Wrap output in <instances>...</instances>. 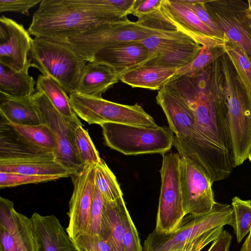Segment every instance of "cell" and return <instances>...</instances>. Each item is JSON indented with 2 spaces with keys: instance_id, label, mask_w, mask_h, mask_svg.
Returning a JSON list of instances; mask_svg holds the SVG:
<instances>
[{
  "instance_id": "cell-1",
  "label": "cell",
  "mask_w": 251,
  "mask_h": 251,
  "mask_svg": "<svg viewBox=\"0 0 251 251\" xmlns=\"http://www.w3.org/2000/svg\"><path fill=\"white\" fill-rule=\"evenodd\" d=\"M168 83L185 99L195 117L191 137L174 138L173 146L180 156L196 162L213 182L226 178L233 168V153L221 60L213 68L175 76Z\"/></svg>"
},
{
  "instance_id": "cell-2",
  "label": "cell",
  "mask_w": 251,
  "mask_h": 251,
  "mask_svg": "<svg viewBox=\"0 0 251 251\" xmlns=\"http://www.w3.org/2000/svg\"><path fill=\"white\" fill-rule=\"evenodd\" d=\"M121 19L103 0H42L27 31L35 37L68 43V39Z\"/></svg>"
},
{
  "instance_id": "cell-3",
  "label": "cell",
  "mask_w": 251,
  "mask_h": 251,
  "mask_svg": "<svg viewBox=\"0 0 251 251\" xmlns=\"http://www.w3.org/2000/svg\"><path fill=\"white\" fill-rule=\"evenodd\" d=\"M220 60L235 167L248 158L251 147V102L226 53Z\"/></svg>"
},
{
  "instance_id": "cell-4",
  "label": "cell",
  "mask_w": 251,
  "mask_h": 251,
  "mask_svg": "<svg viewBox=\"0 0 251 251\" xmlns=\"http://www.w3.org/2000/svg\"><path fill=\"white\" fill-rule=\"evenodd\" d=\"M32 67L57 81L69 95L75 92L87 63L68 43L33 38L29 54Z\"/></svg>"
},
{
  "instance_id": "cell-5",
  "label": "cell",
  "mask_w": 251,
  "mask_h": 251,
  "mask_svg": "<svg viewBox=\"0 0 251 251\" xmlns=\"http://www.w3.org/2000/svg\"><path fill=\"white\" fill-rule=\"evenodd\" d=\"M176 29L157 27L138 19H128L113 22L70 37L68 43L87 62H91L101 50L120 43L141 41L153 35Z\"/></svg>"
},
{
  "instance_id": "cell-6",
  "label": "cell",
  "mask_w": 251,
  "mask_h": 251,
  "mask_svg": "<svg viewBox=\"0 0 251 251\" xmlns=\"http://www.w3.org/2000/svg\"><path fill=\"white\" fill-rule=\"evenodd\" d=\"M100 126L106 145L125 155H163L173 146L174 133L166 126L153 128L113 123Z\"/></svg>"
},
{
  "instance_id": "cell-7",
  "label": "cell",
  "mask_w": 251,
  "mask_h": 251,
  "mask_svg": "<svg viewBox=\"0 0 251 251\" xmlns=\"http://www.w3.org/2000/svg\"><path fill=\"white\" fill-rule=\"evenodd\" d=\"M233 209L231 205L216 202L208 213L188 214L179 226L168 233H150L144 243L143 251H173L182 248L190 240L212 229L225 225L233 226Z\"/></svg>"
},
{
  "instance_id": "cell-8",
  "label": "cell",
  "mask_w": 251,
  "mask_h": 251,
  "mask_svg": "<svg viewBox=\"0 0 251 251\" xmlns=\"http://www.w3.org/2000/svg\"><path fill=\"white\" fill-rule=\"evenodd\" d=\"M72 108L77 116L90 125L113 123L147 127H157L154 119L138 103L126 105L101 97L69 95Z\"/></svg>"
},
{
  "instance_id": "cell-9",
  "label": "cell",
  "mask_w": 251,
  "mask_h": 251,
  "mask_svg": "<svg viewBox=\"0 0 251 251\" xmlns=\"http://www.w3.org/2000/svg\"><path fill=\"white\" fill-rule=\"evenodd\" d=\"M180 156L169 152L163 155L160 170V194L155 230L168 233L176 229L186 216L180 179Z\"/></svg>"
},
{
  "instance_id": "cell-10",
  "label": "cell",
  "mask_w": 251,
  "mask_h": 251,
  "mask_svg": "<svg viewBox=\"0 0 251 251\" xmlns=\"http://www.w3.org/2000/svg\"><path fill=\"white\" fill-rule=\"evenodd\" d=\"M42 123L53 132L57 141L55 159L68 170L72 176L85 168L76 152L74 139L75 128L82 124L80 120L67 118L60 113L43 93L36 92L32 96Z\"/></svg>"
},
{
  "instance_id": "cell-11",
  "label": "cell",
  "mask_w": 251,
  "mask_h": 251,
  "mask_svg": "<svg viewBox=\"0 0 251 251\" xmlns=\"http://www.w3.org/2000/svg\"><path fill=\"white\" fill-rule=\"evenodd\" d=\"M180 179L186 215L210 212L216 203L210 177L190 158L180 156Z\"/></svg>"
},
{
  "instance_id": "cell-12",
  "label": "cell",
  "mask_w": 251,
  "mask_h": 251,
  "mask_svg": "<svg viewBox=\"0 0 251 251\" xmlns=\"http://www.w3.org/2000/svg\"><path fill=\"white\" fill-rule=\"evenodd\" d=\"M248 0H204L205 7L229 40L251 57V26L245 15Z\"/></svg>"
},
{
  "instance_id": "cell-13",
  "label": "cell",
  "mask_w": 251,
  "mask_h": 251,
  "mask_svg": "<svg viewBox=\"0 0 251 251\" xmlns=\"http://www.w3.org/2000/svg\"><path fill=\"white\" fill-rule=\"evenodd\" d=\"M73 191L68 213L69 224L66 232L73 240L88 231L91 207L95 196V165L85 166L81 172L71 176Z\"/></svg>"
},
{
  "instance_id": "cell-14",
  "label": "cell",
  "mask_w": 251,
  "mask_h": 251,
  "mask_svg": "<svg viewBox=\"0 0 251 251\" xmlns=\"http://www.w3.org/2000/svg\"><path fill=\"white\" fill-rule=\"evenodd\" d=\"M160 11L177 30L202 46L224 47L229 40L219 37L207 27L183 0H163Z\"/></svg>"
},
{
  "instance_id": "cell-15",
  "label": "cell",
  "mask_w": 251,
  "mask_h": 251,
  "mask_svg": "<svg viewBox=\"0 0 251 251\" xmlns=\"http://www.w3.org/2000/svg\"><path fill=\"white\" fill-rule=\"evenodd\" d=\"M23 25L5 16L0 18V63L15 71L25 68L33 39Z\"/></svg>"
},
{
  "instance_id": "cell-16",
  "label": "cell",
  "mask_w": 251,
  "mask_h": 251,
  "mask_svg": "<svg viewBox=\"0 0 251 251\" xmlns=\"http://www.w3.org/2000/svg\"><path fill=\"white\" fill-rule=\"evenodd\" d=\"M156 100L166 115L174 138L184 140L191 138L195 129V117L183 97L167 83L158 91Z\"/></svg>"
},
{
  "instance_id": "cell-17",
  "label": "cell",
  "mask_w": 251,
  "mask_h": 251,
  "mask_svg": "<svg viewBox=\"0 0 251 251\" xmlns=\"http://www.w3.org/2000/svg\"><path fill=\"white\" fill-rule=\"evenodd\" d=\"M156 56L140 41L127 42L101 50L91 62L110 67L119 77L123 73L145 64Z\"/></svg>"
},
{
  "instance_id": "cell-18",
  "label": "cell",
  "mask_w": 251,
  "mask_h": 251,
  "mask_svg": "<svg viewBox=\"0 0 251 251\" xmlns=\"http://www.w3.org/2000/svg\"><path fill=\"white\" fill-rule=\"evenodd\" d=\"M55 158L54 152L35 145L0 116V161Z\"/></svg>"
},
{
  "instance_id": "cell-19",
  "label": "cell",
  "mask_w": 251,
  "mask_h": 251,
  "mask_svg": "<svg viewBox=\"0 0 251 251\" xmlns=\"http://www.w3.org/2000/svg\"><path fill=\"white\" fill-rule=\"evenodd\" d=\"M30 219L38 251H77L55 216H43L34 212Z\"/></svg>"
},
{
  "instance_id": "cell-20",
  "label": "cell",
  "mask_w": 251,
  "mask_h": 251,
  "mask_svg": "<svg viewBox=\"0 0 251 251\" xmlns=\"http://www.w3.org/2000/svg\"><path fill=\"white\" fill-rule=\"evenodd\" d=\"M119 80V75L110 67L94 62H87L80 73L75 93L101 97Z\"/></svg>"
},
{
  "instance_id": "cell-21",
  "label": "cell",
  "mask_w": 251,
  "mask_h": 251,
  "mask_svg": "<svg viewBox=\"0 0 251 251\" xmlns=\"http://www.w3.org/2000/svg\"><path fill=\"white\" fill-rule=\"evenodd\" d=\"M177 70L147 65L130 70L119 76V80L133 88L159 90L175 75Z\"/></svg>"
},
{
  "instance_id": "cell-22",
  "label": "cell",
  "mask_w": 251,
  "mask_h": 251,
  "mask_svg": "<svg viewBox=\"0 0 251 251\" xmlns=\"http://www.w3.org/2000/svg\"><path fill=\"white\" fill-rule=\"evenodd\" d=\"M0 115L15 125L36 126L42 124L32 97L16 98L0 93Z\"/></svg>"
},
{
  "instance_id": "cell-23",
  "label": "cell",
  "mask_w": 251,
  "mask_h": 251,
  "mask_svg": "<svg viewBox=\"0 0 251 251\" xmlns=\"http://www.w3.org/2000/svg\"><path fill=\"white\" fill-rule=\"evenodd\" d=\"M0 172L35 176H71L72 174L55 158L0 161Z\"/></svg>"
},
{
  "instance_id": "cell-24",
  "label": "cell",
  "mask_w": 251,
  "mask_h": 251,
  "mask_svg": "<svg viewBox=\"0 0 251 251\" xmlns=\"http://www.w3.org/2000/svg\"><path fill=\"white\" fill-rule=\"evenodd\" d=\"M31 67L30 59L25 68L20 71L0 63V93L16 98L32 97L36 92V83L29 75Z\"/></svg>"
},
{
  "instance_id": "cell-25",
  "label": "cell",
  "mask_w": 251,
  "mask_h": 251,
  "mask_svg": "<svg viewBox=\"0 0 251 251\" xmlns=\"http://www.w3.org/2000/svg\"><path fill=\"white\" fill-rule=\"evenodd\" d=\"M122 198L112 201H105L102 210L103 227L101 237L107 240L113 251H124V226L120 212Z\"/></svg>"
},
{
  "instance_id": "cell-26",
  "label": "cell",
  "mask_w": 251,
  "mask_h": 251,
  "mask_svg": "<svg viewBox=\"0 0 251 251\" xmlns=\"http://www.w3.org/2000/svg\"><path fill=\"white\" fill-rule=\"evenodd\" d=\"M36 90L44 94L64 117L74 120H79L72 108L67 92L53 78L43 75H39L36 81Z\"/></svg>"
},
{
  "instance_id": "cell-27",
  "label": "cell",
  "mask_w": 251,
  "mask_h": 251,
  "mask_svg": "<svg viewBox=\"0 0 251 251\" xmlns=\"http://www.w3.org/2000/svg\"><path fill=\"white\" fill-rule=\"evenodd\" d=\"M12 201L0 198V251H20Z\"/></svg>"
},
{
  "instance_id": "cell-28",
  "label": "cell",
  "mask_w": 251,
  "mask_h": 251,
  "mask_svg": "<svg viewBox=\"0 0 251 251\" xmlns=\"http://www.w3.org/2000/svg\"><path fill=\"white\" fill-rule=\"evenodd\" d=\"M201 47L197 42L184 44L156 56L145 64L158 65L177 70L190 64L196 57Z\"/></svg>"
},
{
  "instance_id": "cell-29",
  "label": "cell",
  "mask_w": 251,
  "mask_h": 251,
  "mask_svg": "<svg viewBox=\"0 0 251 251\" xmlns=\"http://www.w3.org/2000/svg\"><path fill=\"white\" fill-rule=\"evenodd\" d=\"M224 49L251 102V57L230 40L226 43Z\"/></svg>"
},
{
  "instance_id": "cell-30",
  "label": "cell",
  "mask_w": 251,
  "mask_h": 251,
  "mask_svg": "<svg viewBox=\"0 0 251 251\" xmlns=\"http://www.w3.org/2000/svg\"><path fill=\"white\" fill-rule=\"evenodd\" d=\"M140 42L150 52L156 56L170 51L183 45L196 42L177 29L150 36Z\"/></svg>"
},
{
  "instance_id": "cell-31",
  "label": "cell",
  "mask_w": 251,
  "mask_h": 251,
  "mask_svg": "<svg viewBox=\"0 0 251 251\" xmlns=\"http://www.w3.org/2000/svg\"><path fill=\"white\" fill-rule=\"evenodd\" d=\"M96 188L106 201L123 197V194L115 176L102 159L95 165Z\"/></svg>"
},
{
  "instance_id": "cell-32",
  "label": "cell",
  "mask_w": 251,
  "mask_h": 251,
  "mask_svg": "<svg viewBox=\"0 0 251 251\" xmlns=\"http://www.w3.org/2000/svg\"><path fill=\"white\" fill-rule=\"evenodd\" d=\"M21 135L39 147L53 151L55 154L57 144L56 138L51 129L42 123L36 126H24L11 123Z\"/></svg>"
},
{
  "instance_id": "cell-33",
  "label": "cell",
  "mask_w": 251,
  "mask_h": 251,
  "mask_svg": "<svg viewBox=\"0 0 251 251\" xmlns=\"http://www.w3.org/2000/svg\"><path fill=\"white\" fill-rule=\"evenodd\" d=\"M74 139L77 155L85 166L95 165L100 161L99 153L82 125L75 128Z\"/></svg>"
},
{
  "instance_id": "cell-34",
  "label": "cell",
  "mask_w": 251,
  "mask_h": 251,
  "mask_svg": "<svg viewBox=\"0 0 251 251\" xmlns=\"http://www.w3.org/2000/svg\"><path fill=\"white\" fill-rule=\"evenodd\" d=\"M233 228L237 240L240 243L251 230V201L243 200L238 197L232 199Z\"/></svg>"
},
{
  "instance_id": "cell-35",
  "label": "cell",
  "mask_w": 251,
  "mask_h": 251,
  "mask_svg": "<svg viewBox=\"0 0 251 251\" xmlns=\"http://www.w3.org/2000/svg\"><path fill=\"white\" fill-rule=\"evenodd\" d=\"M225 53L224 47L202 46L194 60L188 65L177 69L175 75L198 73L212 64Z\"/></svg>"
},
{
  "instance_id": "cell-36",
  "label": "cell",
  "mask_w": 251,
  "mask_h": 251,
  "mask_svg": "<svg viewBox=\"0 0 251 251\" xmlns=\"http://www.w3.org/2000/svg\"><path fill=\"white\" fill-rule=\"evenodd\" d=\"M120 212L124 226V251H143L138 231L126 208L123 198L120 202Z\"/></svg>"
},
{
  "instance_id": "cell-37",
  "label": "cell",
  "mask_w": 251,
  "mask_h": 251,
  "mask_svg": "<svg viewBox=\"0 0 251 251\" xmlns=\"http://www.w3.org/2000/svg\"><path fill=\"white\" fill-rule=\"evenodd\" d=\"M14 215L19 236L20 251H38L30 218L18 213L15 210Z\"/></svg>"
},
{
  "instance_id": "cell-38",
  "label": "cell",
  "mask_w": 251,
  "mask_h": 251,
  "mask_svg": "<svg viewBox=\"0 0 251 251\" xmlns=\"http://www.w3.org/2000/svg\"><path fill=\"white\" fill-rule=\"evenodd\" d=\"M61 178L60 176H35L0 172V188L1 189L26 184L48 182Z\"/></svg>"
},
{
  "instance_id": "cell-39",
  "label": "cell",
  "mask_w": 251,
  "mask_h": 251,
  "mask_svg": "<svg viewBox=\"0 0 251 251\" xmlns=\"http://www.w3.org/2000/svg\"><path fill=\"white\" fill-rule=\"evenodd\" d=\"M73 241L77 251H113L107 240L100 236L84 233Z\"/></svg>"
},
{
  "instance_id": "cell-40",
  "label": "cell",
  "mask_w": 251,
  "mask_h": 251,
  "mask_svg": "<svg viewBox=\"0 0 251 251\" xmlns=\"http://www.w3.org/2000/svg\"><path fill=\"white\" fill-rule=\"evenodd\" d=\"M104 201L101 194L96 188L91 209L89 228L87 234L101 236L103 227L102 210Z\"/></svg>"
},
{
  "instance_id": "cell-41",
  "label": "cell",
  "mask_w": 251,
  "mask_h": 251,
  "mask_svg": "<svg viewBox=\"0 0 251 251\" xmlns=\"http://www.w3.org/2000/svg\"><path fill=\"white\" fill-rule=\"evenodd\" d=\"M198 19L219 37L228 39L207 12L203 0H183Z\"/></svg>"
},
{
  "instance_id": "cell-42",
  "label": "cell",
  "mask_w": 251,
  "mask_h": 251,
  "mask_svg": "<svg viewBox=\"0 0 251 251\" xmlns=\"http://www.w3.org/2000/svg\"><path fill=\"white\" fill-rule=\"evenodd\" d=\"M224 226H222L215 227L190 240L184 245L181 251H200L219 237L224 230Z\"/></svg>"
},
{
  "instance_id": "cell-43",
  "label": "cell",
  "mask_w": 251,
  "mask_h": 251,
  "mask_svg": "<svg viewBox=\"0 0 251 251\" xmlns=\"http://www.w3.org/2000/svg\"><path fill=\"white\" fill-rule=\"evenodd\" d=\"M42 0H0V12H13L28 16L29 11Z\"/></svg>"
},
{
  "instance_id": "cell-44",
  "label": "cell",
  "mask_w": 251,
  "mask_h": 251,
  "mask_svg": "<svg viewBox=\"0 0 251 251\" xmlns=\"http://www.w3.org/2000/svg\"><path fill=\"white\" fill-rule=\"evenodd\" d=\"M163 0H135L131 14L138 18L160 9Z\"/></svg>"
},
{
  "instance_id": "cell-45",
  "label": "cell",
  "mask_w": 251,
  "mask_h": 251,
  "mask_svg": "<svg viewBox=\"0 0 251 251\" xmlns=\"http://www.w3.org/2000/svg\"><path fill=\"white\" fill-rule=\"evenodd\" d=\"M232 241L230 233L223 230L219 237L215 239L207 251H228Z\"/></svg>"
},
{
  "instance_id": "cell-46",
  "label": "cell",
  "mask_w": 251,
  "mask_h": 251,
  "mask_svg": "<svg viewBox=\"0 0 251 251\" xmlns=\"http://www.w3.org/2000/svg\"><path fill=\"white\" fill-rule=\"evenodd\" d=\"M240 251H251V232L249 233Z\"/></svg>"
},
{
  "instance_id": "cell-47",
  "label": "cell",
  "mask_w": 251,
  "mask_h": 251,
  "mask_svg": "<svg viewBox=\"0 0 251 251\" xmlns=\"http://www.w3.org/2000/svg\"><path fill=\"white\" fill-rule=\"evenodd\" d=\"M245 15L247 20L251 26V4L248 0V4L245 10Z\"/></svg>"
},
{
  "instance_id": "cell-48",
  "label": "cell",
  "mask_w": 251,
  "mask_h": 251,
  "mask_svg": "<svg viewBox=\"0 0 251 251\" xmlns=\"http://www.w3.org/2000/svg\"><path fill=\"white\" fill-rule=\"evenodd\" d=\"M248 158L250 160V161H251V147L248 152Z\"/></svg>"
},
{
  "instance_id": "cell-49",
  "label": "cell",
  "mask_w": 251,
  "mask_h": 251,
  "mask_svg": "<svg viewBox=\"0 0 251 251\" xmlns=\"http://www.w3.org/2000/svg\"><path fill=\"white\" fill-rule=\"evenodd\" d=\"M182 248H180V249H179L178 250H175V251H181V249H182Z\"/></svg>"
},
{
  "instance_id": "cell-50",
  "label": "cell",
  "mask_w": 251,
  "mask_h": 251,
  "mask_svg": "<svg viewBox=\"0 0 251 251\" xmlns=\"http://www.w3.org/2000/svg\"><path fill=\"white\" fill-rule=\"evenodd\" d=\"M249 2L251 3V0H248Z\"/></svg>"
},
{
  "instance_id": "cell-51",
  "label": "cell",
  "mask_w": 251,
  "mask_h": 251,
  "mask_svg": "<svg viewBox=\"0 0 251 251\" xmlns=\"http://www.w3.org/2000/svg\"><path fill=\"white\" fill-rule=\"evenodd\" d=\"M250 232H251V231H250Z\"/></svg>"
}]
</instances>
